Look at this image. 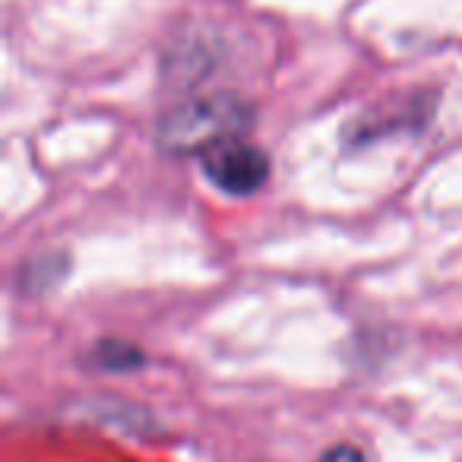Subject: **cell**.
Segmentation results:
<instances>
[{
  "mask_svg": "<svg viewBox=\"0 0 462 462\" xmlns=\"http://www.w3.org/2000/svg\"><path fill=\"white\" fill-rule=\"evenodd\" d=\"M254 124V111L235 96H206L174 105L162 115L155 140L171 155L209 152L225 140H235Z\"/></svg>",
  "mask_w": 462,
  "mask_h": 462,
  "instance_id": "obj_1",
  "label": "cell"
},
{
  "mask_svg": "<svg viewBox=\"0 0 462 462\" xmlns=\"http://www.w3.org/2000/svg\"><path fill=\"white\" fill-rule=\"evenodd\" d=\"M203 174L228 197H251L270 178V155L235 136L203 152Z\"/></svg>",
  "mask_w": 462,
  "mask_h": 462,
  "instance_id": "obj_2",
  "label": "cell"
},
{
  "mask_svg": "<svg viewBox=\"0 0 462 462\" xmlns=\"http://www.w3.org/2000/svg\"><path fill=\"white\" fill-rule=\"evenodd\" d=\"M96 365L105 367V371H130V367H140L143 365V352L130 342L121 339H105L96 346Z\"/></svg>",
  "mask_w": 462,
  "mask_h": 462,
  "instance_id": "obj_3",
  "label": "cell"
},
{
  "mask_svg": "<svg viewBox=\"0 0 462 462\" xmlns=\"http://www.w3.org/2000/svg\"><path fill=\"white\" fill-rule=\"evenodd\" d=\"M317 462H367V459L358 447H352V443H339V447L327 449Z\"/></svg>",
  "mask_w": 462,
  "mask_h": 462,
  "instance_id": "obj_4",
  "label": "cell"
}]
</instances>
